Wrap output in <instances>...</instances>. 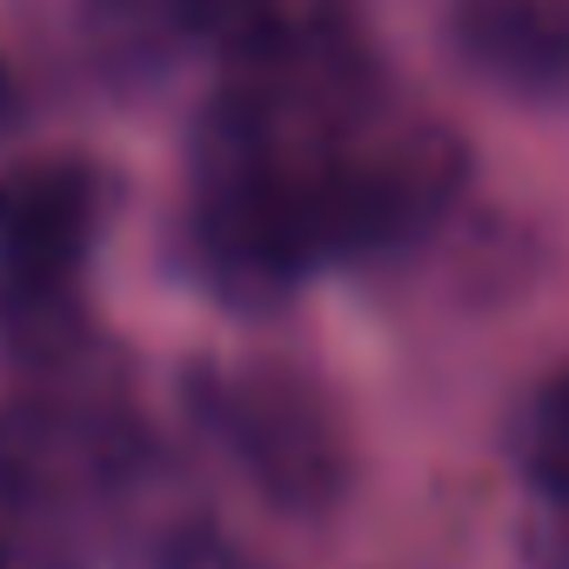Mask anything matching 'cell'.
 <instances>
[{
    "label": "cell",
    "instance_id": "6da1fadb",
    "mask_svg": "<svg viewBox=\"0 0 569 569\" xmlns=\"http://www.w3.org/2000/svg\"><path fill=\"white\" fill-rule=\"evenodd\" d=\"M302 174L322 254H362L442 221V208L469 181V148L436 121H382L322 148L316 161H302Z\"/></svg>",
    "mask_w": 569,
    "mask_h": 569
},
{
    "label": "cell",
    "instance_id": "7a4b0ae2",
    "mask_svg": "<svg viewBox=\"0 0 569 569\" xmlns=\"http://www.w3.org/2000/svg\"><path fill=\"white\" fill-rule=\"evenodd\" d=\"M201 416L254 496L281 516H322L349 489V442L322 389L281 362H228L201 376Z\"/></svg>",
    "mask_w": 569,
    "mask_h": 569
},
{
    "label": "cell",
    "instance_id": "3957f363",
    "mask_svg": "<svg viewBox=\"0 0 569 569\" xmlns=\"http://www.w3.org/2000/svg\"><path fill=\"white\" fill-rule=\"evenodd\" d=\"M101 174L68 154L0 168V322L48 316L101 234Z\"/></svg>",
    "mask_w": 569,
    "mask_h": 569
},
{
    "label": "cell",
    "instance_id": "277c9868",
    "mask_svg": "<svg viewBox=\"0 0 569 569\" xmlns=\"http://www.w3.org/2000/svg\"><path fill=\"white\" fill-rule=\"evenodd\" d=\"M456 48L509 94H569V0H462Z\"/></svg>",
    "mask_w": 569,
    "mask_h": 569
},
{
    "label": "cell",
    "instance_id": "5b68a950",
    "mask_svg": "<svg viewBox=\"0 0 569 569\" xmlns=\"http://www.w3.org/2000/svg\"><path fill=\"white\" fill-rule=\"evenodd\" d=\"M181 21L261 68H322L342 41V0H181Z\"/></svg>",
    "mask_w": 569,
    "mask_h": 569
},
{
    "label": "cell",
    "instance_id": "8992f818",
    "mask_svg": "<svg viewBox=\"0 0 569 569\" xmlns=\"http://www.w3.org/2000/svg\"><path fill=\"white\" fill-rule=\"evenodd\" d=\"M529 449H536V469L569 489V376L549 382V396L536 402V422H529Z\"/></svg>",
    "mask_w": 569,
    "mask_h": 569
},
{
    "label": "cell",
    "instance_id": "52a82bcc",
    "mask_svg": "<svg viewBox=\"0 0 569 569\" xmlns=\"http://www.w3.org/2000/svg\"><path fill=\"white\" fill-rule=\"evenodd\" d=\"M536 569H569V509H556L542 529H536Z\"/></svg>",
    "mask_w": 569,
    "mask_h": 569
},
{
    "label": "cell",
    "instance_id": "ba28073f",
    "mask_svg": "<svg viewBox=\"0 0 569 569\" xmlns=\"http://www.w3.org/2000/svg\"><path fill=\"white\" fill-rule=\"evenodd\" d=\"M21 108H28V101H21V74H14L8 61H0V141H8V134L21 128Z\"/></svg>",
    "mask_w": 569,
    "mask_h": 569
}]
</instances>
